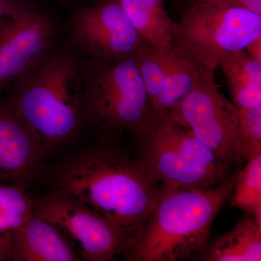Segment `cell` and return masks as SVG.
I'll return each instance as SVG.
<instances>
[{"mask_svg": "<svg viewBox=\"0 0 261 261\" xmlns=\"http://www.w3.org/2000/svg\"><path fill=\"white\" fill-rule=\"evenodd\" d=\"M25 185L0 183V233L15 232L34 217Z\"/></svg>", "mask_w": 261, "mask_h": 261, "instance_id": "19", "label": "cell"}, {"mask_svg": "<svg viewBox=\"0 0 261 261\" xmlns=\"http://www.w3.org/2000/svg\"><path fill=\"white\" fill-rule=\"evenodd\" d=\"M67 29L72 47L84 59L134 56L147 43L116 0H99L76 10Z\"/></svg>", "mask_w": 261, "mask_h": 261, "instance_id": "8", "label": "cell"}, {"mask_svg": "<svg viewBox=\"0 0 261 261\" xmlns=\"http://www.w3.org/2000/svg\"><path fill=\"white\" fill-rule=\"evenodd\" d=\"M82 107L86 126L102 135H141L154 111L135 55L111 59L81 61Z\"/></svg>", "mask_w": 261, "mask_h": 261, "instance_id": "4", "label": "cell"}, {"mask_svg": "<svg viewBox=\"0 0 261 261\" xmlns=\"http://www.w3.org/2000/svg\"><path fill=\"white\" fill-rule=\"evenodd\" d=\"M170 114L214 151L220 163L231 171L247 161L240 111L221 94L214 73H207Z\"/></svg>", "mask_w": 261, "mask_h": 261, "instance_id": "6", "label": "cell"}, {"mask_svg": "<svg viewBox=\"0 0 261 261\" xmlns=\"http://www.w3.org/2000/svg\"><path fill=\"white\" fill-rule=\"evenodd\" d=\"M12 260L79 261L68 240L50 223L34 216L12 235Z\"/></svg>", "mask_w": 261, "mask_h": 261, "instance_id": "12", "label": "cell"}, {"mask_svg": "<svg viewBox=\"0 0 261 261\" xmlns=\"http://www.w3.org/2000/svg\"><path fill=\"white\" fill-rule=\"evenodd\" d=\"M240 168L208 190L161 182L153 209L127 246L125 260H193L208 243L213 223L232 194Z\"/></svg>", "mask_w": 261, "mask_h": 261, "instance_id": "3", "label": "cell"}, {"mask_svg": "<svg viewBox=\"0 0 261 261\" xmlns=\"http://www.w3.org/2000/svg\"><path fill=\"white\" fill-rule=\"evenodd\" d=\"M232 102L240 109L261 107V61L245 49L233 51L220 61Z\"/></svg>", "mask_w": 261, "mask_h": 261, "instance_id": "16", "label": "cell"}, {"mask_svg": "<svg viewBox=\"0 0 261 261\" xmlns=\"http://www.w3.org/2000/svg\"><path fill=\"white\" fill-rule=\"evenodd\" d=\"M58 1H62V0H58Z\"/></svg>", "mask_w": 261, "mask_h": 261, "instance_id": "26", "label": "cell"}, {"mask_svg": "<svg viewBox=\"0 0 261 261\" xmlns=\"http://www.w3.org/2000/svg\"><path fill=\"white\" fill-rule=\"evenodd\" d=\"M12 233H0V261L12 259Z\"/></svg>", "mask_w": 261, "mask_h": 261, "instance_id": "24", "label": "cell"}, {"mask_svg": "<svg viewBox=\"0 0 261 261\" xmlns=\"http://www.w3.org/2000/svg\"><path fill=\"white\" fill-rule=\"evenodd\" d=\"M177 24L176 40L214 73L223 58L261 36V15L236 7L192 3Z\"/></svg>", "mask_w": 261, "mask_h": 261, "instance_id": "5", "label": "cell"}, {"mask_svg": "<svg viewBox=\"0 0 261 261\" xmlns=\"http://www.w3.org/2000/svg\"><path fill=\"white\" fill-rule=\"evenodd\" d=\"M31 199L34 216L77 244L83 260H113L123 255L132 240L119 226L67 192L53 189Z\"/></svg>", "mask_w": 261, "mask_h": 261, "instance_id": "7", "label": "cell"}, {"mask_svg": "<svg viewBox=\"0 0 261 261\" xmlns=\"http://www.w3.org/2000/svg\"><path fill=\"white\" fill-rule=\"evenodd\" d=\"M48 176L53 189L92 207L126 231L132 240L152 212L161 184L135 158L106 145L70 154L57 163Z\"/></svg>", "mask_w": 261, "mask_h": 261, "instance_id": "1", "label": "cell"}, {"mask_svg": "<svg viewBox=\"0 0 261 261\" xmlns=\"http://www.w3.org/2000/svg\"><path fill=\"white\" fill-rule=\"evenodd\" d=\"M45 156L32 130L0 99V183H25Z\"/></svg>", "mask_w": 261, "mask_h": 261, "instance_id": "11", "label": "cell"}, {"mask_svg": "<svg viewBox=\"0 0 261 261\" xmlns=\"http://www.w3.org/2000/svg\"><path fill=\"white\" fill-rule=\"evenodd\" d=\"M174 42L166 49L153 47L147 43L135 54L139 72L152 109L164 75L172 61Z\"/></svg>", "mask_w": 261, "mask_h": 261, "instance_id": "20", "label": "cell"}, {"mask_svg": "<svg viewBox=\"0 0 261 261\" xmlns=\"http://www.w3.org/2000/svg\"><path fill=\"white\" fill-rule=\"evenodd\" d=\"M193 260L260 261L261 226L246 214L229 231L208 241Z\"/></svg>", "mask_w": 261, "mask_h": 261, "instance_id": "14", "label": "cell"}, {"mask_svg": "<svg viewBox=\"0 0 261 261\" xmlns=\"http://www.w3.org/2000/svg\"><path fill=\"white\" fill-rule=\"evenodd\" d=\"M187 4L203 3L245 8L261 15V0H186Z\"/></svg>", "mask_w": 261, "mask_h": 261, "instance_id": "22", "label": "cell"}, {"mask_svg": "<svg viewBox=\"0 0 261 261\" xmlns=\"http://www.w3.org/2000/svg\"><path fill=\"white\" fill-rule=\"evenodd\" d=\"M207 73L198 60L177 40L174 54L161 84L154 111L170 112L185 99Z\"/></svg>", "mask_w": 261, "mask_h": 261, "instance_id": "13", "label": "cell"}, {"mask_svg": "<svg viewBox=\"0 0 261 261\" xmlns=\"http://www.w3.org/2000/svg\"><path fill=\"white\" fill-rule=\"evenodd\" d=\"M141 37L151 46L169 48L176 40L178 24L168 15L164 0H116Z\"/></svg>", "mask_w": 261, "mask_h": 261, "instance_id": "15", "label": "cell"}, {"mask_svg": "<svg viewBox=\"0 0 261 261\" xmlns=\"http://www.w3.org/2000/svg\"><path fill=\"white\" fill-rule=\"evenodd\" d=\"M81 61L72 46L55 44L1 98L32 130L45 155L71 142L86 126Z\"/></svg>", "mask_w": 261, "mask_h": 261, "instance_id": "2", "label": "cell"}, {"mask_svg": "<svg viewBox=\"0 0 261 261\" xmlns=\"http://www.w3.org/2000/svg\"><path fill=\"white\" fill-rule=\"evenodd\" d=\"M56 37L54 20L28 7L0 22V99L13 82L47 56Z\"/></svg>", "mask_w": 261, "mask_h": 261, "instance_id": "9", "label": "cell"}, {"mask_svg": "<svg viewBox=\"0 0 261 261\" xmlns=\"http://www.w3.org/2000/svg\"><path fill=\"white\" fill-rule=\"evenodd\" d=\"M150 124L186 159L214 171L232 173L221 165L214 151L197 140L189 128L176 121L169 113L154 111Z\"/></svg>", "mask_w": 261, "mask_h": 261, "instance_id": "17", "label": "cell"}, {"mask_svg": "<svg viewBox=\"0 0 261 261\" xmlns=\"http://www.w3.org/2000/svg\"><path fill=\"white\" fill-rule=\"evenodd\" d=\"M242 135L247 156L261 152V107L240 109ZM248 159V158H247Z\"/></svg>", "mask_w": 261, "mask_h": 261, "instance_id": "21", "label": "cell"}, {"mask_svg": "<svg viewBox=\"0 0 261 261\" xmlns=\"http://www.w3.org/2000/svg\"><path fill=\"white\" fill-rule=\"evenodd\" d=\"M135 140L136 160L159 183L174 184L191 190H208L231 174L214 171L186 159L150 123Z\"/></svg>", "mask_w": 261, "mask_h": 261, "instance_id": "10", "label": "cell"}, {"mask_svg": "<svg viewBox=\"0 0 261 261\" xmlns=\"http://www.w3.org/2000/svg\"><path fill=\"white\" fill-rule=\"evenodd\" d=\"M247 161L239 169L230 203L261 226V152L250 154Z\"/></svg>", "mask_w": 261, "mask_h": 261, "instance_id": "18", "label": "cell"}, {"mask_svg": "<svg viewBox=\"0 0 261 261\" xmlns=\"http://www.w3.org/2000/svg\"><path fill=\"white\" fill-rule=\"evenodd\" d=\"M245 50L253 59L261 61V36L255 38L249 43Z\"/></svg>", "mask_w": 261, "mask_h": 261, "instance_id": "25", "label": "cell"}, {"mask_svg": "<svg viewBox=\"0 0 261 261\" xmlns=\"http://www.w3.org/2000/svg\"><path fill=\"white\" fill-rule=\"evenodd\" d=\"M27 8L20 0H0V22L6 18L17 16Z\"/></svg>", "mask_w": 261, "mask_h": 261, "instance_id": "23", "label": "cell"}]
</instances>
